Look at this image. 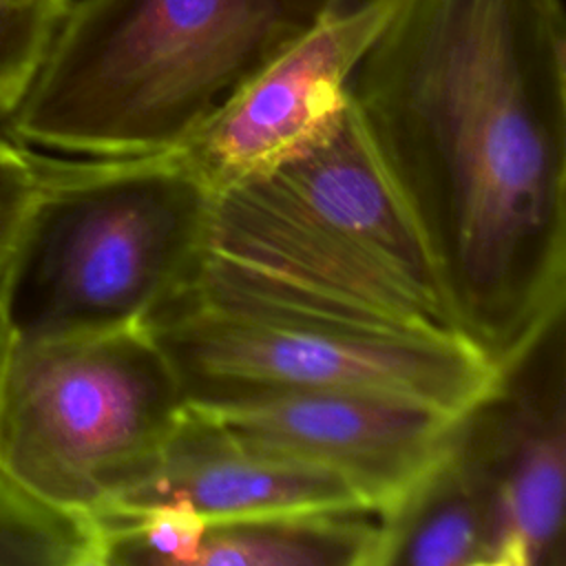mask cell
Listing matches in <instances>:
<instances>
[{
    "mask_svg": "<svg viewBox=\"0 0 566 566\" xmlns=\"http://www.w3.org/2000/svg\"><path fill=\"white\" fill-rule=\"evenodd\" d=\"M347 99L497 369L566 310L562 0H400Z\"/></svg>",
    "mask_w": 566,
    "mask_h": 566,
    "instance_id": "6da1fadb",
    "label": "cell"
},
{
    "mask_svg": "<svg viewBox=\"0 0 566 566\" xmlns=\"http://www.w3.org/2000/svg\"><path fill=\"white\" fill-rule=\"evenodd\" d=\"M190 294L298 325L473 349L349 99L314 139L214 190Z\"/></svg>",
    "mask_w": 566,
    "mask_h": 566,
    "instance_id": "7a4b0ae2",
    "label": "cell"
},
{
    "mask_svg": "<svg viewBox=\"0 0 566 566\" xmlns=\"http://www.w3.org/2000/svg\"><path fill=\"white\" fill-rule=\"evenodd\" d=\"M327 13L329 0H71L4 119L53 155L181 150Z\"/></svg>",
    "mask_w": 566,
    "mask_h": 566,
    "instance_id": "3957f363",
    "label": "cell"
},
{
    "mask_svg": "<svg viewBox=\"0 0 566 566\" xmlns=\"http://www.w3.org/2000/svg\"><path fill=\"white\" fill-rule=\"evenodd\" d=\"M35 164L38 190L0 285L9 343L146 327L192 292L214 190L184 150H35Z\"/></svg>",
    "mask_w": 566,
    "mask_h": 566,
    "instance_id": "277c9868",
    "label": "cell"
},
{
    "mask_svg": "<svg viewBox=\"0 0 566 566\" xmlns=\"http://www.w3.org/2000/svg\"><path fill=\"white\" fill-rule=\"evenodd\" d=\"M186 407L148 327L9 343L0 471L40 502L93 517L148 467Z\"/></svg>",
    "mask_w": 566,
    "mask_h": 566,
    "instance_id": "5b68a950",
    "label": "cell"
},
{
    "mask_svg": "<svg viewBox=\"0 0 566 566\" xmlns=\"http://www.w3.org/2000/svg\"><path fill=\"white\" fill-rule=\"evenodd\" d=\"M188 405L371 391L460 413L495 369L471 347L376 338L210 305L188 294L148 325Z\"/></svg>",
    "mask_w": 566,
    "mask_h": 566,
    "instance_id": "8992f818",
    "label": "cell"
},
{
    "mask_svg": "<svg viewBox=\"0 0 566 566\" xmlns=\"http://www.w3.org/2000/svg\"><path fill=\"white\" fill-rule=\"evenodd\" d=\"M566 314H555L455 418L451 440L497 515L500 566H564Z\"/></svg>",
    "mask_w": 566,
    "mask_h": 566,
    "instance_id": "52a82bcc",
    "label": "cell"
},
{
    "mask_svg": "<svg viewBox=\"0 0 566 566\" xmlns=\"http://www.w3.org/2000/svg\"><path fill=\"white\" fill-rule=\"evenodd\" d=\"M199 409L256 451L338 473L374 509L436 460L458 416L371 391H301Z\"/></svg>",
    "mask_w": 566,
    "mask_h": 566,
    "instance_id": "ba28073f",
    "label": "cell"
},
{
    "mask_svg": "<svg viewBox=\"0 0 566 566\" xmlns=\"http://www.w3.org/2000/svg\"><path fill=\"white\" fill-rule=\"evenodd\" d=\"M398 2L325 18L181 148L212 190L290 155L345 111L347 80Z\"/></svg>",
    "mask_w": 566,
    "mask_h": 566,
    "instance_id": "9c48e42d",
    "label": "cell"
},
{
    "mask_svg": "<svg viewBox=\"0 0 566 566\" xmlns=\"http://www.w3.org/2000/svg\"><path fill=\"white\" fill-rule=\"evenodd\" d=\"M148 506H179L203 522H223L369 504L338 473L256 451L188 405L148 467L106 509Z\"/></svg>",
    "mask_w": 566,
    "mask_h": 566,
    "instance_id": "30bf717a",
    "label": "cell"
},
{
    "mask_svg": "<svg viewBox=\"0 0 566 566\" xmlns=\"http://www.w3.org/2000/svg\"><path fill=\"white\" fill-rule=\"evenodd\" d=\"M371 566H500L493 500L451 431L436 460L378 509Z\"/></svg>",
    "mask_w": 566,
    "mask_h": 566,
    "instance_id": "8fae6325",
    "label": "cell"
},
{
    "mask_svg": "<svg viewBox=\"0 0 566 566\" xmlns=\"http://www.w3.org/2000/svg\"><path fill=\"white\" fill-rule=\"evenodd\" d=\"M376 535L371 506L206 522L195 566H371Z\"/></svg>",
    "mask_w": 566,
    "mask_h": 566,
    "instance_id": "7c38bea8",
    "label": "cell"
},
{
    "mask_svg": "<svg viewBox=\"0 0 566 566\" xmlns=\"http://www.w3.org/2000/svg\"><path fill=\"white\" fill-rule=\"evenodd\" d=\"M0 566H99L97 526L40 502L0 471Z\"/></svg>",
    "mask_w": 566,
    "mask_h": 566,
    "instance_id": "4fadbf2b",
    "label": "cell"
},
{
    "mask_svg": "<svg viewBox=\"0 0 566 566\" xmlns=\"http://www.w3.org/2000/svg\"><path fill=\"white\" fill-rule=\"evenodd\" d=\"M71 0H0V119L35 77Z\"/></svg>",
    "mask_w": 566,
    "mask_h": 566,
    "instance_id": "5bb4252c",
    "label": "cell"
},
{
    "mask_svg": "<svg viewBox=\"0 0 566 566\" xmlns=\"http://www.w3.org/2000/svg\"><path fill=\"white\" fill-rule=\"evenodd\" d=\"M38 190L35 150L0 137V285Z\"/></svg>",
    "mask_w": 566,
    "mask_h": 566,
    "instance_id": "9a60e30c",
    "label": "cell"
},
{
    "mask_svg": "<svg viewBox=\"0 0 566 566\" xmlns=\"http://www.w3.org/2000/svg\"><path fill=\"white\" fill-rule=\"evenodd\" d=\"M398 0H329V13L327 18H345L360 11H367L378 4H391Z\"/></svg>",
    "mask_w": 566,
    "mask_h": 566,
    "instance_id": "2e32d148",
    "label": "cell"
},
{
    "mask_svg": "<svg viewBox=\"0 0 566 566\" xmlns=\"http://www.w3.org/2000/svg\"><path fill=\"white\" fill-rule=\"evenodd\" d=\"M7 345H9V338H7V332H4V325H2V318H0V363H2Z\"/></svg>",
    "mask_w": 566,
    "mask_h": 566,
    "instance_id": "e0dca14e",
    "label": "cell"
}]
</instances>
